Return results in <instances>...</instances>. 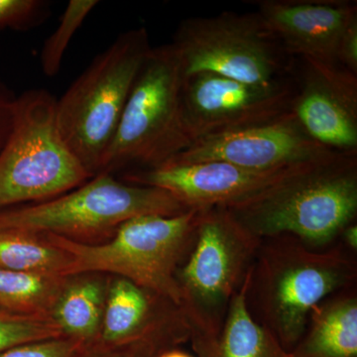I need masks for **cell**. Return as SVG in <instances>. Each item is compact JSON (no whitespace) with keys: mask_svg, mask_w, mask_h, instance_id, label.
Here are the masks:
<instances>
[{"mask_svg":"<svg viewBox=\"0 0 357 357\" xmlns=\"http://www.w3.org/2000/svg\"><path fill=\"white\" fill-rule=\"evenodd\" d=\"M204 208L181 215H140L121 223L105 243H77L45 234L70 256L68 276L100 273L134 282L181 306L178 268L194 244Z\"/></svg>","mask_w":357,"mask_h":357,"instance_id":"3957f363","label":"cell"},{"mask_svg":"<svg viewBox=\"0 0 357 357\" xmlns=\"http://www.w3.org/2000/svg\"><path fill=\"white\" fill-rule=\"evenodd\" d=\"M98 4L96 0H70L68 3L58 27L44 42L40 54L42 70L47 77L58 74L70 40Z\"/></svg>","mask_w":357,"mask_h":357,"instance_id":"44dd1931","label":"cell"},{"mask_svg":"<svg viewBox=\"0 0 357 357\" xmlns=\"http://www.w3.org/2000/svg\"><path fill=\"white\" fill-rule=\"evenodd\" d=\"M256 13L291 57L337 64L340 37L357 15L349 0H257Z\"/></svg>","mask_w":357,"mask_h":357,"instance_id":"5bb4252c","label":"cell"},{"mask_svg":"<svg viewBox=\"0 0 357 357\" xmlns=\"http://www.w3.org/2000/svg\"><path fill=\"white\" fill-rule=\"evenodd\" d=\"M56 102L46 89L16 98L13 128L0 151V211L48 201L93 178L61 136Z\"/></svg>","mask_w":357,"mask_h":357,"instance_id":"52a82bcc","label":"cell"},{"mask_svg":"<svg viewBox=\"0 0 357 357\" xmlns=\"http://www.w3.org/2000/svg\"><path fill=\"white\" fill-rule=\"evenodd\" d=\"M345 289L326 298L310 314L294 357H357V296Z\"/></svg>","mask_w":357,"mask_h":357,"instance_id":"e0dca14e","label":"cell"},{"mask_svg":"<svg viewBox=\"0 0 357 357\" xmlns=\"http://www.w3.org/2000/svg\"><path fill=\"white\" fill-rule=\"evenodd\" d=\"M83 345L67 337L18 345L1 352L0 357H77Z\"/></svg>","mask_w":357,"mask_h":357,"instance_id":"d4e9b609","label":"cell"},{"mask_svg":"<svg viewBox=\"0 0 357 357\" xmlns=\"http://www.w3.org/2000/svg\"><path fill=\"white\" fill-rule=\"evenodd\" d=\"M300 60L291 114L321 146L357 154V76L338 64Z\"/></svg>","mask_w":357,"mask_h":357,"instance_id":"4fadbf2b","label":"cell"},{"mask_svg":"<svg viewBox=\"0 0 357 357\" xmlns=\"http://www.w3.org/2000/svg\"><path fill=\"white\" fill-rule=\"evenodd\" d=\"M337 62L357 76V15L352 18L340 37Z\"/></svg>","mask_w":357,"mask_h":357,"instance_id":"484cf974","label":"cell"},{"mask_svg":"<svg viewBox=\"0 0 357 357\" xmlns=\"http://www.w3.org/2000/svg\"><path fill=\"white\" fill-rule=\"evenodd\" d=\"M225 208L258 238L324 248L356 220L357 154L335 155Z\"/></svg>","mask_w":357,"mask_h":357,"instance_id":"7a4b0ae2","label":"cell"},{"mask_svg":"<svg viewBox=\"0 0 357 357\" xmlns=\"http://www.w3.org/2000/svg\"><path fill=\"white\" fill-rule=\"evenodd\" d=\"M70 263V256L45 236L0 234V269L68 276Z\"/></svg>","mask_w":357,"mask_h":357,"instance_id":"ffe728a7","label":"cell"},{"mask_svg":"<svg viewBox=\"0 0 357 357\" xmlns=\"http://www.w3.org/2000/svg\"><path fill=\"white\" fill-rule=\"evenodd\" d=\"M65 337L50 316H24L0 310V354L30 342Z\"/></svg>","mask_w":357,"mask_h":357,"instance_id":"7402d4cb","label":"cell"},{"mask_svg":"<svg viewBox=\"0 0 357 357\" xmlns=\"http://www.w3.org/2000/svg\"><path fill=\"white\" fill-rule=\"evenodd\" d=\"M16 98L17 96L0 79V151L13 128Z\"/></svg>","mask_w":357,"mask_h":357,"instance_id":"4316f807","label":"cell"},{"mask_svg":"<svg viewBox=\"0 0 357 357\" xmlns=\"http://www.w3.org/2000/svg\"><path fill=\"white\" fill-rule=\"evenodd\" d=\"M184 81L172 44L152 48L136 77L98 174L158 168L191 146L183 117Z\"/></svg>","mask_w":357,"mask_h":357,"instance_id":"5b68a950","label":"cell"},{"mask_svg":"<svg viewBox=\"0 0 357 357\" xmlns=\"http://www.w3.org/2000/svg\"><path fill=\"white\" fill-rule=\"evenodd\" d=\"M189 210L164 190L100 173L56 198L0 211V234H53L88 243L89 239L114 234L132 218L173 217Z\"/></svg>","mask_w":357,"mask_h":357,"instance_id":"8992f818","label":"cell"},{"mask_svg":"<svg viewBox=\"0 0 357 357\" xmlns=\"http://www.w3.org/2000/svg\"><path fill=\"white\" fill-rule=\"evenodd\" d=\"M342 239V245L349 249L351 252H356L357 250V225L356 223H351L342 230L340 234Z\"/></svg>","mask_w":357,"mask_h":357,"instance_id":"83f0119b","label":"cell"},{"mask_svg":"<svg viewBox=\"0 0 357 357\" xmlns=\"http://www.w3.org/2000/svg\"><path fill=\"white\" fill-rule=\"evenodd\" d=\"M261 241L227 208H204L191 251L177 273L180 307L192 335L217 337Z\"/></svg>","mask_w":357,"mask_h":357,"instance_id":"ba28073f","label":"cell"},{"mask_svg":"<svg viewBox=\"0 0 357 357\" xmlns=\"http://www.w3.org/2000/svg\"><path fill=\"white\" fill-rule=\"evenodd\" d=\"M335 154L312 140L289 112L262 126L197 140L165 165L215 161L270 170L314 163Z\"/></svg>","mask_w":357,"mask_h":357,"instance_id":"8fae6325","label":"cell"},{"mask_svg":"<svg viewBox=\"0 0 357 357\" xmlns=\"http://www.w3.org/2000/svg\"><path fill=\"white\" fill-rule=\"evenodd\" d=\"M151 49L145 28L122 33L56 102L61 136L93 177L100 173L136 77Z\"/></svg>","mask_w":357,"mask_h":357,"instance_id":"277c9868","label":"cell"},{"mask_svg":"<svg viewBox=\"0 0 357 357\" xmlns=\"http://www.w3.org/2000/svg\"><path fill=\"white\" fill-rule=\"evenodd\" d=\"M251 272L252 267L232 297L217 337L190 338L197 357H294L251 314L248 304Z\"/></svg>","mask_w":357,"mask_h":357,"instance_id":"2e32d148","label":"cell"},{"mask_svg":"<svg viewBox=\"0 0 357 357\" xmlns=\"http://www.w3.org/2000/svg\"><path fill=\"white\" fill-rule=\"evenodd\" d=\"M178 347H180V345L167 347V349L160 351L156 357H197L196 356H192V354H189V352L183 351V349H180Z\"/></svg>","mask_w":357,"mask_h":357,"instance_id":"f1b7e54d","label":"cell"},{"mask_svg":"<svg viewBox=\"0 0 357 357\" xmlns=\"http://www.w3.org/2000/svg\"><path fill=\"white\" fill-rule=\"evenodd\" d=\"M319 162L270 170H256L215 161L168 164L150 170L128 172L124 176V182L164 190L188 208H225L250 198Z\"/></svg>","mask_w":357,"mask_h":357,"instance_id":"7c38bea8","label":"cell"},{"mask_svg":"<svg viewBox=\"0 0 357 357\" xmlns=\"http://www.w3.org/2000/svg\"><path fill=\"white\" fill-rule=\"evenodd\" d=\"M191 335V328H181L126 344L83 347L77 357H156L167 347L189 342Z\"/></svg>","mask_w":357,"mask_h":357,"instance_id":"603a6c76","label":"cell"},{"mask_svg":"<svg viewBox=\"0 0 357 357\" xmlns=\"http://www.w3.org/2000/svg\"><path fill=\"white\" fill-rule=\"evenodd\" d=\"M49 2L41 0H0V29H28L46 17Z\"/></svg>","mask_w":357,"mask_h":357,"instance_id":"cb8c5ba5","label":"cell"},{"mask_svg":"<svg viewBox=\"0 0 357 357\" xmlns=\"http://www.w3.org/2000/svg\"><path fill=\"white\" fill-rule=\"evenodd\" d=\"M356 277V260L342 244L316 250L294 236L262 239L251 272L248 307L258 323L292 352L314 307L354 287Z\"/></svg>","mask_w":357,"mask_h":357,"instance_id":"6da1fadb","label":"cell"},{"mask_svg":"<svg viewBox=\"0 0 357 357\" xmlns=\"http://www.w3.org/2000/svg\"><path fill=\"white\" fill-rule=\"evenodd\" d=\"M295 89L287 79L253 84L210 73L185 77L183 117L192 144L280 119L291 112Z\"/></svg>","mask_w":357,"mask_h":357,"instance_id":"30bf717a","label":"cell"},{"mask_svg":"<svg viewBox=\"0 0 357 357\" xmlns=\"http://www.w3.org/2000/svg\"><path fill=\"white\" fill-rule=\"evenodd\" d=\"M181 328L191 326L177 305L128 279L109 275L102 326L91 347L129 344Z\"/></svg>","mask_w":357,"mask_h":357,"instance_id":"9a60e30c","label":"cell"},{"mask_svg":"<svg viewBox=\"0 0 357 357\" xmlns=\"http://www.w3.org/2000/svg\"><path fill=\"white\" fill-rule=\"evenodd\" d=\"M109 275L79 273L66 278L51 317L65 337L95 344L102 326Z\"/></svg>","mask_w":357,"mask_h":357,"instance_id":"ac0fdd59","label":"cell"},{"mask_svg":"<svg viewBox=\"0 0 357 357\" xmlns=\"http://www.w3.org/2000/svg\"><path fill=\"white\" fill-rule=\"evenodd\" d=\"M67 276L0 269V310L24 316H50Z\"/></svg>","mask_w":357,"mask_h":357,"instance_id":"d6986e66","label":"cell"},{"mask_svg":"<svg viewBox=\"0 0 357 357\" xmlns=\"http://www.w3.org/2000/svg\"><path fill=\"white\" fill-rule=\"evenodd\" d=\"M184 77L210 73L243 83L286 79L293 65L257 13H222L185 20L172 43Z\"/></svg>","mask_w":357,"mask_h":357,"instance_id":"9c48e42d","label":"cell"}]
</instances>
